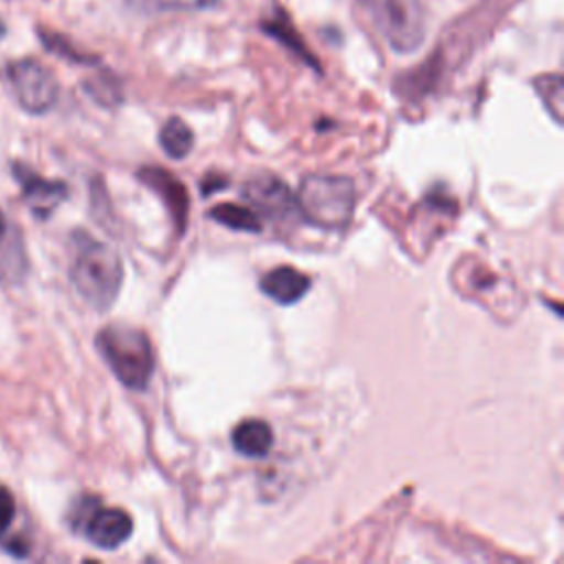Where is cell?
<instances>
[{"mask_svg":"<svg viewBox=\"0 0 564 564\" xmlns=\"http://www.w3.org/2000/svg\"><path fill=\"white\" fill-rule=\"evenodd\" d=\"M4 231H7V220H4V216L0 214V240H2V236H4Z\"/></svg>","mask_w":564,"mask_h":564,"instance_id":"obj_20","label":"cell"},{"mask_svg":"<svg viewBox=\"0 0 564 564\" xmlns=\"http://www.w3.org/2000/svg\"><path fill=\"white\" fill-rule=\"evenodd\" d=\"M84 86H86V93H90V97L97 99L104 106H110V104L119 101L117 82L110 79V77H95V79L86 82Z\"/></svg>","mask_w":564,"mask_h":564,"instance_id":"obj_18","label":"cell"},{"mask_svg":"<svg viewBox=\"0 0 564 564\" xmlns=\"http://www.w3.org/2000/svg\"><path fill=\"white\" fill-rule=\"evenodd\" d=\"M13 516H15V500H13V494L0 485V538L7 533V529L11 527L13 522Z\"/></svg>","mask_w":564,"mask_h":564,"instance_id":"obj_19","label":"cell"},{"mask_svg":"<svg viewBox=\"0 0 564 564\" xmlns=\"http://www.w3.org/2000/svg\"><path fill=\"white\" fill-rule=\"evenodd\" d=\"M223 0H139L143 9L150 11H189V9H212Z\"/></svg>","mask_w":564,"mask_h":564,"instance_id":"obj_17","label":"cell"},{"mask_svg":"<svg viewBox=\"0 0 564 564\" xmlns=\"http://www.w3.org/2000/svg\"><path fill=\"white\" fill-rule=\"evenodd\" d=\"M159 143L163 148V152L172 159H185L192 152L194 145V134L189 130V126L178 119V117H170L161 132H159Z\"/></svg>","mask_w":564,"mask_h":564,"instance_id":"obj_14","label":"cell"},{"mask_svg":"<svg viewBox=\"0 0 564 564\" xmlns=\"http://www.w3.org/2000/svg\"><path fill=\"white\" fill-rule=\"evenodd\" d=\"M260 29H262V33H267L273 40H278L280 44H284L302 62H306L308 66L319 70L317 57L311 53V48L306 46L304 37L297 33V29H295L291 15L284 11V7H273V11L260 20Z\"/></svg>","mask_w":564,"mask_h":564,"instance_id":"obj_11","label":"cell"},{"mask_svg":"<svg viewBox=\"0 0 564 564\" xmlns=\"http://www.w3.org/2000/svg\"><path fill=\"white\" fill-rule=\"evenodd\" d=\"M209 218H214L216 223L234 229V231H260L262 229V220L260 216L247 205H236V203H220L214 205L209 209Z\"/></svg>","mask_w":564,"mask_h":564,"instance_id":"obj_13","label":"cell"},{"mask_svg":"<svg viewBox=\"0 0 564 564\" xmlns=\"http://www.w3.org/2000/svg\"><path fill=\"white\" fill-rule=\"evenodd\" d=\"M231 445L247 458H262L273 447V430L262 419H245L234 427Z\"/></svg>","mask_w":564,"mask_h":564,"instance_id":"obj_12","label":"cell"},{"mask_svg":"<svg viewBox=\"0 0 564 564\" xmlns=\"http://www.w3.org/2000/svg\"><path fill=\"white\" fill-rule=\"evenodd\" d=\"M242 198L258 216H264L271 220H282V218H289L293 212H297L295 196L291 194L286 183H282L271 174H260L249 178L242 185Z\"/></svg>","mask_w":564,"mask_h":564,"instance_id":"obj_7","label":"cell"},{"mask_svg":"<svg viewBox=\"0 0 564 564\" xmlns=\"http://www.w3.org/2000/svg\"><path fill=\"white\" fill-rule=\"evenodd\" d=\"M104 361L130 390H145L154 372V352L148 335L130 324H108L95 339Z\"/></svg>","mask_w":564,"mask_h":564,"instance_id":"obj_2","label":"cell"},{"mask_svg":"<svg viewBox=\"0 0 564 564\" xmlns=\"http://www.w3.org/2000/svg\"><path fill=\"white\" fill-rule=\"evenodd\" d=\"M70 282L79 297L95 311H108L123 282L119 253L84 229L70 236Z\"/></svg>","mask_w":564,"mask_h":564,"instance_id":"obj_1","label":"cell"},{"mask_svg":"<svg viewBox=\"0 0 564 564\" xmlns=\"http://www.w3.org/2000/svg\"><path fill=\"white\" fill-rule=\"evenodd\" d=\"M13 174L18 183L22 185V196L33 216L48 218L53 209L66 198L68 187L62 181H46L40 174H35L31 167L15 163Z\"/></svg>","mask_w":564,"mask_h":564,"instance_id":"obj_8","label":"cell"},{"mask_svg":"<svg viewBox=\"0 0 564 564\" xmlns=\"http://www.w3.org/2000/svg\"><path fill=\"white\" fill-rule=\"evenodd\" d=\"M308 289H311L308 275H304L293 267H275L269 273H264L260 280V291L282 306L300 302L308 293Z\"/></svg>","mask_w":564,"mask_h":564,"instance_id":"obj_9","label":"cell"},{"mask_svg":"<svg viewBox=\"0 0 564 564\" xmlns=\"http://www.w3.org/2000/svg\"><path fill=\"white\" fill-rule=\"evenodd\" d=\"M139 181H143L145 185H150L152 189H156L163 196L176 227L183 229L185 218H187V205H189L187 189L183 187V183L178 178H174L167 170H161V167L139 170Z\"/></svg>","mask_w":564,"mask_h":564,"instance_id":"obj_10","label":"cell"},{"mask_svg":"<svg viewBox=\"0 0 564 564\" xmlns=\"http://www.w3.org/2000/svg\"><path fill=\"white\" fill-rule=\"evenodd\" d=\"M366 15L388 46L397 53H414L425 37L421 0H359Z\"/></svg>","mask_w":564,"mask_h":564,"instance_id":"obj_4","label":"cell"},{"mask_svg":"<svg viewBox=\"0 0 564 564\" xmlns=\"http://www.w3.org/2000/svg\"><path fill=\"white\" fill-rule=\"evenodd\" d=\"M77 527H82L84 535L104 551L119 549L132 535V518L128 511L117 507H99L97 500H84L77 511Z\"/></svg>","mask_w":564,"mask_h":564,"instance_id":"obj_6","label":"cell"},{"mask_svg":"<svg viewBox=\"0 0 564 564\" xmlns=\"http://www.w3.org/2000/svg\"><path fill=\"white\" fill-rule=\"evenodd\" d=\"M37 33H40L42 44H44L51 53H55V55H59V57H64V59H70V62H75V64H95V62H97V57H93V55H88V53H82L79 48H75V44H73L70 40H66L64 35H59V33H55V31L37 29Z\"/></svg>","mask_w":564,"mask_h":564,"instance_id":"obj_15","label":"cell"},{"mask_svg":"<svg viewBox=\"0 0 564 564\" xmlns=\"http://www.w3.org/2000/svg\"><path fill=\"white\" fill-rule=\"evenodd\" d=\"M535 90L542 97L544 106L549 108L551 117L560 123L562 121V77L557 73L542 75L535 79Z\"/></svg>","mask_w":564,"mask_h":564,"instance_id":"obj_16","label":"cell"},{"mask_svg":"<svg viewBox=\"0 0 564 564\" xmlns=\"http://www.w3.org/2000/svg\"><path fill=\"white\" fill-rule=\"evenodd\" d=\"M7 79L18 104L31 115H44L57 104L59 86L55 75L33 57L11 62L7 66Z\"/></svg>","mask_w":564,"mask_h":564,"instance_id":"obj_5","label":"cell"},{"mask_svg":"<svg viewBox=\"0 0 564 564\" xmlns=\"http://www.w3.org/2000/svg\"><path fill=\"white\" fill-rule=\"evenodd\" d=\"M4 33H7V26H4V22H2V18H0V40L4 37Z\"/></svg>","mask_w":564,"mask_h":564,"instance_id":"obj_21","label":"cell"},{"mask_svg":"<svg viewBox=\"0 0 564 564\" xmlns=\"http://www.w3.org/2000/svg\"><path fill=\"white\" fill-rule=\"evenodd\" d=\"M302 218L319 229H344L355 212V185L339 174H308L295 196Z\"/></svg>","mask_w":564,"mask_h":564,"instance_id":"obj_3","label":"cell"}]
</instances>
